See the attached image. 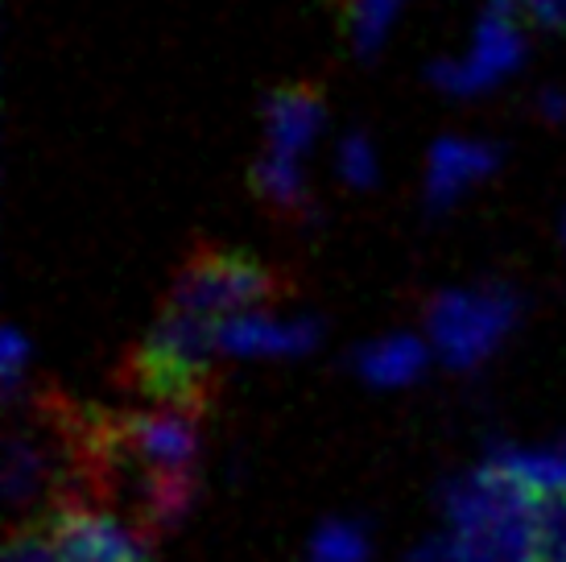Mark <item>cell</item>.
Here are the masks:
<instances>
[{
	"mask_svg": "<svg viewBox=\"0 0 566 562\" xmlns=\"http://www.w3.org/2000/svg\"><path fill=\"white\" fill-rule=\"evenodd\" d=\"M521 302L509 285H475V290H447L426 306V327L439 356L455 373L480 368L501 340L517 323Z\"/></svg>",
	"mask_w": 566,
	"mask_h": 562,
	"instance_id": "obj_3",
	"label": "cell"
},
{
	"mask_svg": "<svg viewBox=\"0 0 566 562\" xmlns=\"http://www.w3.org/2000/svg\"><path fill=\"white\" fill-rule=\"evenodd\" d=\"M4 562H63V559H59V550H54V538H50L46 521H25V525H13V530H9Z\"/></svg>",
	"mask_w": 566,
	"mask_h": 562,
	"instance_id": "obj_16",
	"label": "cell"
},
{
	"mask_svg": "<svg viewBox=\"0 0 566 562\" xmlns=\"http://www.w3.org/2000/svg\"><path fill=\"white\" fill-rule=\"evenodd\" d=\"M339 174H344L347 187L368 190L377 183V149L364 133H347L339 140Z\"/></svg>",
	"mask_w": 566,
	"mask_h": 562,
	"instance_id": "obj_17",
	"label": "cell"
},
{
	"mask_svg": "<svg viewBox=\"0 0 566 562\" xmlns=\"http://www.w3.org/2000/svg\"><path fill=\"white\" fill-rule=\"evenodd\" d=\"M290 294V278L265 266L261 257L223 244H199L178 266L166 306L199 319H232L244 311H265L269 302Z\"/></svg>",
	"mask_w": 566,
	"mask_h": 562,
	"instance_id": "obj_2",
	"label": "cell"
},
{
	"mask_svg": "<svg viewBox=\"0 0 566 562\" xmlns=\"http://www.w3.org/2000/svg\"><path fill=\"white\" fill-rule=\"evenodd\" d=\"M216 352H220V323L216 319L161 306L158 323L120 364V385L145 402L203 414L220 389Z\"/></svg>",
	"mask_w": 566,
	"mask_h": 562,
	"instance_id": "obj_1",
	"label": "cell"
},
{
	"mask_svg": "<svg viewBox=\"0 0 566 562\" xmlns=\"http://www.w3.org/2000/svg\"><path fill=\"white\" fill-rule=\"evenodd\" d=\"M112 430L120 451L142 471H195L203 430H199V409H133V414H112Z\"/></svg>",
	"mask_w": 566,
	"mask_h": 562,
	"instance_id": "obj_6",
	"label": "cell"
},
{
	"mask_svg": "<svg viewBox=\"0 0 566 562\" xmlns=\"http://www.w3.org/2000/svg\"><path fill=\"white\" fill-rule=\"evenodd\" d=\"M426 344L413 340V335H385L377 344H368L364 352H356V373L368 381V385H380V389H401L409 381H418L426 368Z\"/></svg>",
	"mask_w": 566,
	"mask_h": 562,
	"instance_id": "obj_11",
	"label": "cell"
},
{
	"mask_svg": "<svg viewBox=\"0 0 566 562\" xmlns=\"http://www.w3.org/2000/svg\"><path fill=\"white\" fill-rule=\"evenodd\" d=\"M409 562H451V538H434L409 554Z\"/></svg>",
	"mask_w": 566,
	"mask_h": 562,
	"instance_id": "obj_20",
	"label": "cell"
},
{
	"mask_svg": "<svg viewBox=\"0 0 566 562\" xmlns=\"http://www.w3.org/2000/svg\"><path fill=\"white\" fill-rule=\"evenodd\" d=\"M537 116H542L546 125H563L566 121V92L546 87V92L537 95Z\"/></svg>",
	"mask_w": 566,
	"mask_h": 562,
	"instance_id": "obj_19",
	"label": "cell"
},
{
	"mask_svg": "<svg viewBox=\"0 0 566 562\" xmlns=\"http://www.w3.org/2000/svg\"><path fill=\"white\" fill-rule=\"evenodd\" d=\"M323 87L318 83H282L265 95V137L269 149L302 157L323 128Z\"/></svg>",
	"mask_w": 566,
	"mask_h": 562,
	"instance_id": "obj_8",
	"label": "cell"
},
{
	"mask_svg": "<svg viewBox=\"0 0 566 562\" xmlns=\"http://www.w3.org/2000/svg\"><path fill=\"white\" fill-rule=\"evenodd\" d=\"M368 533L352 521H327L311 538V562H368Z\"/></svg>",
	"mask_w": 566,
	"mask_h": 562,
	"instance_id": "obj_15",
	"label": "cell"
},
{
	"mask_svg": "<svg viewBox=\"0 0 566 562\" xmlns=\"http://www.w3.org/2000/svg\"><path fill=\"white\" fill-rule=\"evenodd\" d=\"M318 323L315 319H290L277 323L265 311H244L232 319H220V352L223 356H298L315 347Z\"/></svg>",
	"mask_w": 566,
	"mask_h": 562,
	"instance_id": "obj_9",
	"label": "cell"
},
{
	"mask_svg": "<svg viewBox=\"0 0 566 562\" xmlns=\"http://www.w3.org/2000/svg\"><path fill=\"white\" fill-rule=\"evenodd\" d=\"M501 170V149L488 140L468 137H439L426 154V207L439 216L447 207H455L463 190L484 183Z\"/></svg>",
	"mask_w": 566,
	"mask_h": 562,
	"instance_id": "obj_7",
	"label": "cell"
},
{
	"mask_svg": "<svg viewBox=\"0 0 566 562\" xmlns=\"http://www.w3.org/2000/svg\"><path fill=\"white\" fill-rule=\"evenodd\" d=\"M0 347H4V356H0V373H4V402H13L21 397V364H25V335L17 327H4L0 335Z\"/></svg>",
	"mask_w": 566,
	"mask_h": 562,
	"instance_id": "obj_18",
	"label": "cell"
},
{
	"mask_svg": "<svg viewBox=\"0 0 566 562\" xmlns=\"http://www.w3.org/2000/svg\"><path fill=\"white\" fill-rule=\"evenodd\" d=\"M397 13H401V0H344V21H347L352 50L360 59H373L385 46Z\"/></svg>",
	"mask_w": 566,
	"mask_h": 562,
	"instance_id": "obj_13",
	"label": "cell"
},
{
	"mask_svg": "<svg viewBox=\"0 0 566 562\" xmlns=\"http://www.w3.org/2000/svg\"><path fill=\"white\" fill-rule=\"evenodd\" d=\"M537 562H566V492H546L534 504Z\"/></svg>",
	"mask_w": 566,
	"mask_h": 562,
	"instance_id": "obj_14",
	"label": "cell"
},
{
	"mask_svg": "<svg viewBox=\"0 0 566 562\" xmlns=\"http://www.w3.org/2000/svg\"><path fill=\"white\" fill-rule=\"evenodd\" d=\"M63 562H149V533L99 509L95 500H66L46 517Z\"/></svg>",
	"mask_w": 566,
	"mask_h": 562,
	"instance_id": "obj_5",
	"label": "cell"
},
{
	"mask_svg": "<svg viewBox=\"0 0 566 562\" xmlns=\"http://www.w3.org/2000/svg\"><path fill=\"white\" fill-rule=\"evenodd\" d=\"M563 244H566V216H563Z\"/></svg>",
	"mask_w": 566,
	"mask_h": 562,
	"instance_id": "obj_22",
	"label": "cell"
},
{
	"mask_svg": "<svg viewBox=\"0 0 566 562\" xmlns=\"http://www.w3.org/2000/svg\"><path fill=\"white\" fill-rule=\"evenodd\" d=\"M488 4H496V9H509V13H521V0H488Z\"/></svg>",
	"mask_w": 566,
	"mask_h": 562,
	"instance_id": "obj_21",
	"label": "cell"
},
{
	"mask_svg": "<svg viewBox=\"0 0 566 562\" xmlns=\"http://www.w3.org/2000/svg\"><path fill=\"white\" fill-rule=\"evenodd\" d=\"M249 183H252V195H256L269 211H277L282 219H290V223L315 219V204H311V190L302 183L298 157L269 149L265 157L252 162Z\"/></svg>",
	"mask_w": 566,
	"mask_h": 562,
	"instance_id": "obj_10",
	"label": "cell"
},
{
	"mask_svg": "<svg viewBox=\"0 0 566 562\" xmlns=\"http://www.w3.org/2000/svg\"><path fill=\"white\" fill-rule=\"evenodd\" d=\"M492 464L509 471L513 480L546 497V492H566V443L554 447H537V451H517V447H501L492 455Z\"/></svg>",
	"mask_w": 566,
	"mask_h": 562,
	"instance_id": "obj_12",
	"label": "cell"
},
{
	"mask_svg": "<svg viewBox=\"0 0 566 562\" xmlns=\"http://www.w3.org/2000/svg\"><path fill=\"white\" fill-rule=\"evenodd\" d=\"M525 59V38H521L517 13L488 4V13L475 21V38L468 59H439L430 63V83L442 95H455V100H475L488 87H496L501 79H509Z\"/></svg>",
	"mask_w": 566,
	"mask_h": 562,
	"instance_id": "obj_4",
	"label": "cell"
}]
</instances>
